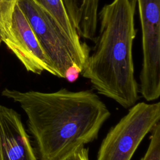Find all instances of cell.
Listing matches in <instances>:
<instances>
[{"instance_id":"cell-1","label":"cell","mask_w":160,"mask_h":160,"mask_svg":"<svg viewBox=\"0 0 160 160\" xmlns=\"http://www.w3.org/2000/svg\"><path fill=\"white\" fill-rule=\"evenodd\" d=\"M2 95L18 102L26 113L40 160H55L79 145L92 142L111 116L91 90L62 88L44 92L5 88Z\"/></svg>"},{"instance_id":"cell-2","label":"cell","mask_w":160,"mask_h":160,"mask_svg":"<svg viewBox=\"0 0 160 160\" xmlns=\"http://www.w3.org/2000/svg\"><path fill=\"white\" fill-rule=\"evenodd\" d=\"M136 6V0H113L102 8L99 35L81 72L99 94L125 109L139 99L132 59Z\"/></svg>"},{"instance_id":"cell-3","label":"cell","mask_w":160,"mask_h":160,"mask_svg":"<svg viewBox=\"0 0 160 160\" xmlns=\"http://www.w3.org/2000/svg\"><path fill=\"white\" fill-rule=\"evenodd\" d=\"M17 4L50 61L56 76L74 82L88 58L76 49L52 16L34 0H18Z\"/></svg>"},{"instance_id":"cell-4","label":"cell","mask_w":160,"mask_h":160,"mask_svg":"<svg viewBox=\"0 0 160 160\" xmlns=\"http://www.w3.org/2000/svg\"><path fill=\"white\" fill-rule=\"evenodd\" d=\"M159 120V102L136 103L109 129L100 145L96 160H131L142 139Z\"/></svg>"},{"instance_id":"cell-5","label":"cell","mask_w":160,"mask_h":160,"mask_svg":"<svg viewBox=\"0 0 160 160\" xmlns=\"http://www.w3.org/2000/svg\"><path fill=\"white\" fill-rule=\"evenodd\" d=\"M142 32L139 92L147 101L160 96V0H136Z\"/></svg>"},{"instance_id":"cell-6","label":"cell","mask_w":160,"mask_h":160,"mask_svg":"<svg viewBox=\"0 0 160 160\" xmlns=\"http://www.w3.org/2000/svg\"><path fill=\"white\" fill-rule=\"evenodd\" d=\"M3 42L28 71L36 74L46 71L56 76L50 61L18 4L15 6L11 27Z\"/></svg>"},{"instance_id":"cell-7","label":"cell","mask_w":160,"mask_h":160,"mask_svg":"<svg viewBox=\"0 0 160 160\" xmlns=\"http://www.w3.org/2000/svg\"><path fill=\"white\" fill-rule=\"evenodd\" d=\"M0 160H38L21 116L0 105Z\"/></svg>"},{"instance_id":"cell-8","label":"cell","mask_w":160,"mask_h":160,"mask_svg":"<svg viewBox=\"0 0 160 160\" xmlns=\"http://www.w3.org/2000/svg\"><path fill=\"white\" fill-rule=\"evenodd\" d=\"M99 0H62L70 21L79 36L94 40L96 34Z\"/></svg>"},{"instance_id":"cell-9","label":"cell","mask_w":160,"mask_h":160,"mask_svg":"<svg viewBox=\"0 0 160 160\" xmlns=\"http://www.w3.org/2000/svg\"><path fill=\"white\" fill-rule=\"evenodd\" d=\"M34 1L52 16L61 30L76 49L84 56L88 58L90 49L86 42L81 41V37L78 34L70 21L62 0Z\"/></svg>"},{"instance_id":"cell-10","label":"cell","mask_w":160,"mask_h":160,"mask_svg":"<svg viewBox=\"0 0 160 160\" xmlns=\"http://www.w3.org/2000/svg\"><path fill=\"white\" fill-rule=\"evenodd\" d=\"M18 0H0V45L6 37Z\"/></svg>"},{"instance_id":"cell-11","label":"cell","mask_w":160,"mask_h":160,"mask_svg":"<svg viewBox=\"0 0 160 160\" xmlns=\"http://www.w3.org/2000/svg\"><path fill=\"white\" fill-rule=\"evenodd\" d=\"M151 132L147 151L141 160H160V122L154 126Z\"/></svg>"},{"instance_id":"cell-12","label":"cell","mask_w":160,"mask_h":160,"mask_svg":"<svg viewBox=\"0 0 160 160\" xmlns=\"http://www.w3.org/2000/svg\"><path fill=\"white\" fill-rule=\"evenodd\" d=\"M89 149L84 144L79 145L55 160H89Z\"/></svg>"}]
</instances>
